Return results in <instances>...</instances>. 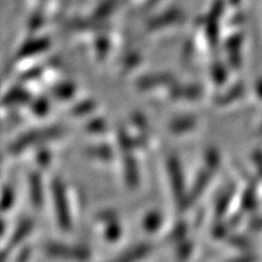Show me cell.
<instances>
[{"instance_id":"1","label":"cell","mask_w":262,"mask_h":262,"mask_svg":"<svg viewBox=\"0 0 262 262\" xmlns=\"http://www.w3.org/2000/svg\"><path fill=\"white\" fill-rule=\"evenodd\" d=\"M255 90H257L258 97L262 98V80H259V82L257 83V89H255Z\"/></svg>"},{"instance_id":"2","label":"cell","mask_w":262,"mask_h":262,"mask_svg":"<svg viewBox=\"0 0 262 262\" xmlns=\"http://www.w3.org/2000/svg\"><path fill=\"white\" fill-rule=\"evenodd\" d=\"M259 134L262 135V124H261V127H259Z\"/></svg>"}]
</instances>
